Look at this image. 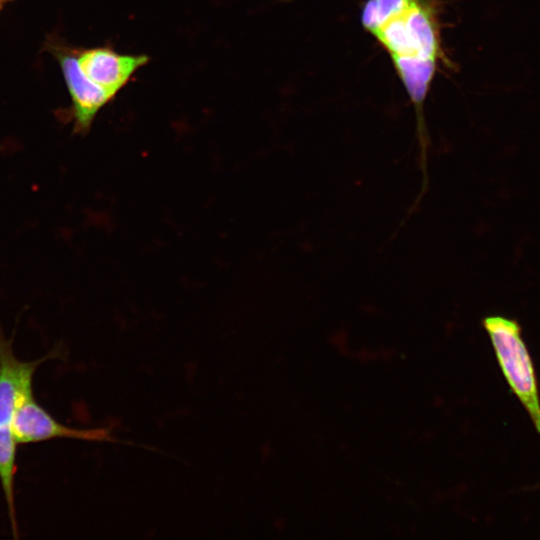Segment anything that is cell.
I'll list each match as a JSON object with an SVG mask.
<instances>
[{
  "label": "cell",
  "mask_w": 540,
  "mask_h": 540,
  "mask_svg": "<svg viewBox=\"0 0 540 540\" xmlns=\"http://www.w3.org/2000/svg\"><path fill=\"white\" fill-rule=\"evenodd\" d=\"M76 55L85 75L114 98L150 60L147 55L122 54L110 46L76 49Z\"/></svg>",
  "instance_id": "cell-4"
},
{
  "label": "cell",
  "mask_w": 540,
  "mask_h": 540,
  "mask_svg": "<svg viewBox=\"0 0 540 540\" xmlns=\"http://www.w3.org/2000/svg\"><path fill=\"white\" fill-rule=\"evenodd\" d=\"M12 0H0V11Z\"/></svg>",
  "instance_id": "cell-7"
},
{
  "label": "cell",
  "mask_w": 540,
  "mask_h": 540,
  "mask_svg": "<svg viewBox=\"0 0 540 540\" xmlns=\"http://www.w3.org/2000/svg\"><path fill=\"white\" fill-rule=\"evenodd\" d=\"M46 359L20 361L0 328V432H12V420L22 400L32 396V377Z\"/></svg>",
  "instance_id": "cell-6"
},
{
  "label": "cell",
  "mask_w": 540,
  "mask_h": 540,
  "mask_svg": "<svg viewBox=\"0 0 540 540\" xmlns=\"http://www.w3.org/2000/svg\"><path fill=\"white\" fill-rule=\"evenodd\" d=\"M360 23L388 56L417 120L425 165L427 132L424 105L436 75L448 65L438 0H365Z\"/></svg>",
  "instance_id": "cell-1"
},
{
  "label": "cell",
  "mask_w": 540,
  "mask_h": 540,
  "mask_svg": "<svg viewBox=\"0 0 540 540\" xmlns=\"http://www.w3.org/2000/svg\"><path fill=\"white\" fill-rule=\"evenodd\" d=\"M48 47L59 63L71 98L67 117L73 122V133L86 135L98 113L114 97L85 75L78 64L76 49L57 42H49Z\"/></svg>",
  "instance_id": "cell-3"
},
{
  "label": "cell",
  "mask_w": 540,
  "mask_h": 540,
  "mask_svg": "<svg viewBox=\"0 0 540 540\" xmlns=\"http://www.w3.org/2000/svg\"><path fill=\"white\" fill-rule=\"evenodd\" d=\"M12 433L17 444L58 437L90 441L111 440L105 429L86 430L61 425L37 404L33 395L22 400L16 408L12 420Z\"/></svg>",
  "instance_id": "cell-5"
},
{
  "label": "cell",
  "mask_w": 540,
  "mask_h": 540,
  "mask_svg": "<svg viewBox=\"0 0 540 540\" xmlns=\"http://www.w3.org/2000/svg\"><path fill=\"white\" fill-rule=\"evenodd\" d=\"M502 371L540 433V402L530 356L517 322L501 316L484 319Z\"/></svg>",
  "instance_id": "cell-2"
}]
</instances>
